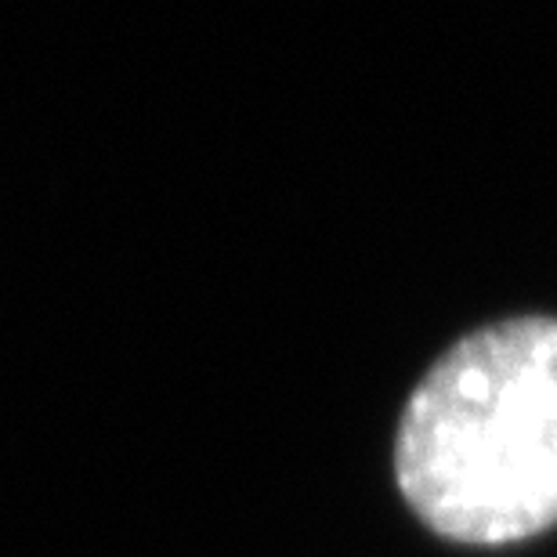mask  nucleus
Returning <instances> with one entry per match:
<instances>
[{
    "mask_svg": "<svg viewBox=\"0 0 557 557\" xmlns=\"http://www.w3.org/2000/svg\"><path fill=\"white\" fill-rule=\"evenodd\" d=\"M395 478L442 540L499 547L557 525V319H507L449 348L409 398Z\"/></svg>",
    "mask_w": 557,
    "mask_h": 557,
    "instance_id": "obj_1",
    "label": "nucleus"
}]
</instances>
